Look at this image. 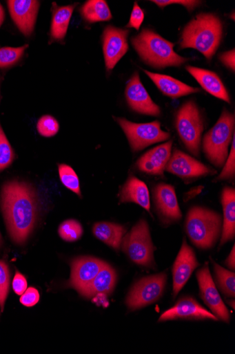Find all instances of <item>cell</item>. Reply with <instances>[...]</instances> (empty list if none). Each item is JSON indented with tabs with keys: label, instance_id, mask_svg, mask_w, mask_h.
Masks as SVG:
<instances>
[{
	"label": "cell",
	"instance_id": "6da1fadb",
	"mask_svg": "<svg viewBox=\"0 0 235 354\" xmlns=\"http://www.w3.org/2000/svg\"><path fill=\"white\" fill-rule=\"evenodd\" d=\"M1 205L12 239L17 244H23L34 229L37 219L35 189L25 182L8 181L2 188Z\"/></svg>",
	"mask_w": 235,
	"mask_h": 354
},
{
	"label": "cell",
	"instance_id": "7a4b0ae2",
	"mask_svg": "<svg viewBox=\"0 0 235 354\" xmlns=\"http://www.w3.org/2000/svg\"><path fill=\"white\" fill-rule=\"evenodd\" d=\"M223 24L215 15L201 13L185 27L181 48H193L211 59L221 44Z\"/></svg>",
	"mask_w": 235,
	"mask_h": 354
},
{
	"label": "cell",
	"instance_id": "3957f363",
	"mask_svg": "<svg viewBox=\"0 0 235 354\" xmlns=\"http://www.w3.org/2000/svg\"><path fill=\"white\" fill-rule=\"evenodd\" d=\"M131 42L141 58L155 68L179 67L187 61L175 52L174 44L150 29L144 28Z\"/></svg>",
	"mask_w": 235,
	"mask_h": 354
},
{
	"label": "cell",
	"instance_id": "277c9868",
	"mask_svg": "<svg viewBox=\"0 0 235 354\" xmlns=\"http://www.w3.org/2000/svg\"><path fill=\"white\" fill-rule=\"evenodd\" d=\"M222 216L210 209L195 207L187 216L185 230L193 244L201 249L213 247L222 229Z\"/></svg>",
	"mask_w": 235,
	"mask_h": 354
},
{
	"label": "cell",
	"instance_id": "5b68a950",
	"mask_svg": "<svg viewBox=\"0 0 235 354\" xmlns=\"http://www.w3.org/2000/svg\"><path fill=\"white\" fill-rule=\"evenodd\" d=\"M234 115L224 110L221 118L205 136L203 149L210 162L222 167L227 157L228 147L234 136Z\"/></svg>",
	"mask_w": 235,
	"mask_h": 354
},
{
	"label": "cell",
	"instance_id": "8992f818",
	"mask_svg": "<svg viewBox=\"0 0 235 354\" xmlns=\"http://www.w3.org/2000/svg\"><path fill=\"white\" fill-rule=\"evenodd\" d=\"M123 252L137 265L153 268L154 245L146 221L141 220L122 241Z\"/></svg>",
	"mask_w": 235,
	"mask_h": 354
},
{
	"label": "cell",
	"instance_id": "52a82bcc",
	"mask_svg": "<svg viewBox=\"0 0 235 354\" xmlns=\"http://www.w3.org/2000/svg\"><path fill=\"white\" fill-rule=\"evenodd\" d=\"M176 126L185 146L193 155L198 156L204 122L194 102H187L181 107L176 115Z\"/></svg>",
	"mask_w": 235,
	"mask_h": 354
},
{
	"label": "cell",
	"instance_id": "ba28073f",
	"mask_svg": "<svg viewBox=\"0 0 235 354\" xmlns=\"http://www.w3.org/2000/svg\"><path fill=\"white\" fill-rule=\"evenodd\" d=\"M116 120L123 129L134 151H139L153 144L167 140L171 136L169 133L161 130L159 121L139 124L125 118Z\"/></svg>",
	"mask_w": 235,
	"mask_h": 354
},
{
	"label": "cell",
	"instance_id": "9c48e42d",
	"mask_svg": "<svg viewBox=\"0 0 235 354\" xmlns=\"http://www.w3.org/2000/svg\"><path fill=\"white\" fill-rule=\"evenodd\" d=\"M167 277L164 273L145 277L133 287L126 299L130 310H135L157 301L163 295Z\"/></svg>",
	"mask_w": 235,
	"mask_h": 354
},
{
	"label": "cell",
	"instance_id": "30bf717a",
	"mask_svg": "<svg viewBox=\"0 0 235 354\" xmlns=\"http://www.w3.org/2000/svg\"><path fill=\"white\" fill-rule=\"evenodd\" d=\"M196 278L199 286L201 298L203 299L218 319L229 323V311L220 297L209 268L206 266L198 270Z\"/></svg>",
	"mask_w": 235,
	"mask_h": 354
},
{
	"label": "cell",
	"instance_id": "8fae6325",
	"mask_svg": "<svg viewBox=\"0 0 235 354\" xmlns=\"http://www.w3.org/2000/svg\"><path fill=\"white\" fill-rule=\"evenodd\" d=\"M129 30L108 26L103 35L106 68L113 70L128 50Z\"/></svg>",
	"mask_w": 235,
	"mask_h": 354
},
{
	"label": "cell",
	"instance_id": "7c38bea8",
	"mask_svg": "<svg viewBox=\"0 0 235 354\" xmlns=\"http://www.w3.org/2000/svg\"><path fill=\"white\" fill-rule=\"evenodd\" d=\"M125 97L134 111L151 116H159L161 114L160 108L151 99L138 73L134 74L127 82Z\"/></svg>",
	"mask_w": 235,
	"mask_h": 354
},
{
	"label": "cell",
	"instance_id": "4fadbf2b",
	"mask_svg": "<svg viewBox=\"0 0 235 354\" xmlns=\"http://www.w3.org/2000/svg\"><path fill=\"white\" fill-rule=\"evenodd\" d=\"M165 169L181 178H194L215 174L210 167L196 159L176 149Z\"/></svg>",
	"mask_w": 235,
	"mask_h": 354
},
{
	"label": "cell",
	"instance_id": "5bb4252c",
	"mask_svg": "<svg viewBox=\"0 0 235 354\" xmlns=\"http://www.w3.org/2000/svg\"><path fill=\"white\" fill-rule=\"evenodd\" d=\"M154 198L156 210L163 223L169 224L181 219L182 213L172 185L163 183L157 185L154 188Z\"/></svg>",
	"mask_w": 235,
	"mask_h": 354
},
{
	"label": "cell",
	"instance_id": "9a60e30c",
	"mask_svg": "<svg viewBox=\"0 0 235 354\" xmlns=\"http://www.w3.org/2000/svg\"><path fill=\"white\" fill-rule=\"evenodd\" d=\"M105 262L91 257H78L72 263V275L68 286L81 295L103 267Z\"/></svg>",
	"mask_w": 235,
	"mask_h": 354
},
{
	"label": "cell",
	"instance_id": "2e32d148",
	"mask_svg": "<svg viewBox=\"0 0 235 354\" xmlns=\"http://www.w3.org/2000/svg\"><path fill=\"white\" fill-rule=\"evenodd\" d=\"M7 3L11 17L21 33L30 37L35 28L40 2L34 0H12Z\"/></svg>",
	"mask_w": 235,
	"mask_h": 354
},
{
	"label": "cell",
	"instance_id": "e0dca14e",
	"mask_svg": "<svg viewBox=\"0 0 235 354\" xmlns=\"http://www.w3.org/2000/svg\"><path fill=\"white\" fill-rule=\"evenodd\" d=\"M198 266V263L193 250L184 240L173 268L174 297L182 290Z\"/></svg>",
	"mask_w": 235,
	"mask_h": 354
},
{
	"label": "cell",
	"instance_id": "ac0fdd59",
	"mask_svg": "<svg viewBox=\"0 0 235 354\" xmlns=\"http://www.w3.org/2000/svg\"><path fill=\"white\" fill-rule=\"evenodd\" d=\"M213 319L217 317L207 309L200 306L197 301L185 297L181 299L173 308L163 313L159 322L174 319Z\"/></svg>",
	"mask_w": 235,
	"mask_h": 354
},
{
	"label": "cell",
	"instance_id": "d6986e66",
	"mask_svg": "<svg viewBox=\"0 0 235 354\" xmlns=\"http://www.w3.org/2000/svg\"><path fill=\"white\" fill-rule=\"evenodd\" d=\"M172 141L167 142L145 153L138 160V169L150 175H163L172 156Z\"/></svg>",
	"mask_w": 235,
	"mask_h": 354
},
{
	"label": "cell",
	"instance_id": "ffe728a7",
	"mask_svg": "<svg viewBox=\"0 0 235 354\" xmlns=\"http://www.w3.org/2000/svg\"><path fill=\"white\" fill-rule=\"evenodd\" d=\"M116 280L115 270L105 263L102 269L81 295L87 299L109 295L113 292Z\"/></svg>",
	"mask_w": 235,
	"mask_h": 354
},
{
	"label": "cell",
	"instance_id": "44dd1931",
	"mask_svg": "<svg viewBox=\"0 0 235 354\" xmlns=\"http://www.w3.org/2000/svg\"><path fill=\"white\" fill-rule=\"evenodd\" d=\"M186 70L208 93L225 102H230L226 88L215 73L192 66H187Z\"/></svg>",
	"mask_w": 235,
	"mask_h": 354
},
{
	"label": "cell",
	"instance_id": "7402d4cb",
	"mask_svg": "<svg viewBox=\"0 0 235 354\" xmlns=\"http://www.w3.org/2000/svg\"><path fill=\"white\" fill-rule=\"evenodd\" d=\"M121 203H136L150 212V198L147 186L136 177H130L123 185L121 193Z\"/></svg>",
	"mask_w": 235,
	"mask_h": 354
},
{
	"label": "cell",
	"instance_id": "603a6c76",
	"mask_svg": "<svg viewBox=\"0 0 235 354\" xmlns=\"http://www.w3.org/2000/svg\"><path fill=\"white\" fill-rule=\"evenodd\" d=\"M144 72L164 95L170 96L172 99H178L181 96L200 91L199 88L188 86L172 77L147 71Z\"/></svg>",
	"mask_w": 235,
	"mask_h": 354
},
{
	"label": "cell",
	"instance_id": "cb8c5ba5",
	"mask_svg": "<svg viewBox=\"0 0 235 354\" xmlns=\"http://www.w3.org/2000/svg\"><path fill=\"white\" fill-rule=\"evenodd\" d=\"M221 202L223 208V232L221 245L232 241L235 234V190L225 187L222 192Z\"/></svg>",
	"mask_w": 235,
	"mask_h": 354
},
{
	"label": "cell",
	"instance_id": "d4e9b609",
	"mask_svg": "<svg viewBox=\"0 0 235 354\" xmlns=\"http://www.w3.org/2000/svg\"><path fill=\"white\" fill-rule=\"evenodd\" d=\"M92 232L97 239L119 250L126 229L117 223L99 222L94 225Z\"/></svg>",
	"mask_w": 235,
	"mask_h": 354
},
{
	"label": "cell",
	"instance_id": "484cf974",
	"mask_svg": "<svg viewBox=\"0 0 235 354\" xmlns=\"http://www.w3.org/2000/svg\"><path fill=\"white\" fill-rule=\"evenodd\" d=\"M76 5L57 6L53 11L50 35L53 39L62 41L65 38Z\"/></svg>",
	"mask_w": 235,
	"mask_h": 354
},
{
	"label": "cell",
	"instance_id": "4316f807",
	"mask_svg": "<svg viewBox=\"0 0 235 354\" xmlns=\"http://www.w3.org/2000/svg\"><path fill=\"white\" fill-rule=\"evenodd\" d=\"M80 12L89 23L108 21L112 19L109 6L105 0H90L82 6Z\"/></svg>",
	"mask_w": 235,
	"mask_h": 354
},
{
	"label": "cell",
	"instance_id": "83f0119b",
	"mask_svg": "<svg viewBox=\"0 0 235 354\" xmlns=\"http://www.w3.org/2000/svg\"><path fill=\"white\" fill-rule=\"evenodd\" d=\"M214 267L216 273V282L221 292L227 297L234 298V273L227 271L215 263H214Z\"/></svg>",
	"mask_w": 235,
	"mask_h": 354
},
{
	"label": "cell",
	"instance_id": "f1b7e54d",
	"mask_svg": "<svg viewBox=\"0 0 235 354\" xmlns=\"http://www.w3.org/2000/svg\"><path fill=\"white\" fill-rule=\"evenodd\" d=\"M60 237L67 242L79 241L83 234V230L80 222L74 219L63 221L59 227Z\"/></svg>",
	"mask_w": 235,
	"mask_h": 354
},
{
	"label": "cell",
	"instance_id": "f546056e",
	"mask_svg": "<svg viewBox=\"0 0 235 354\" xmlns=\"http://www.w3.org/2000/svg\"><path fill=\"white\" fill-rule=\"evenodd\" d=\"M59 175L62 184L79 196H81L79 178L75 171L65 165H59Z\"/></svg>",
	"mask_w": 235,
	"mask_h": 354
},
{
	"label": "cell",
	"instance_id": "4dcf8cb0",
	"mask_svg": "<svg viewBox=\"0 0 235 354\" xmlns=\"http://www.w3.org/2000/svg\"><path fill=\"white\" fill-rule=\"evenodd\" d=\"M14 158V151L0 124V171L10 167Z\"/></svg>",
	"mask_w": 235,
	"mask_h": 354
},
{
	"label": "cell",
	"instance_id": "1f68e13d",
	"mask_svg": "<svg viewBox=\"0 0 235 354\" xmlns=\"http://www.w3.org/2000/svg\"><path fill=\"white\" fill-rule=\"evenodd\" d=\"M28 45L19 48L6 47L0 48V68H8L14 66L22 57Z\"/></svg>",
	"mask_w": 235,
	"mask_h": 354
},
{
	"label": "cell",
	"instance_id": "d6a6232c",
	"mask_svg": "<svg viewBox=\"0 0 235 354\" xmlns=\"http://www.w3.org/2000/svg\"><path fill=\"white\" fill-rule=\"evenodd\" d=\"M10 286V273L8 264L0 261V308L3 311Z\"/></svg>",
	"mask_w": 235,
	"mask_h": 354
},
{
	"label": "cell",
	"instance_id": "836d02e7",
	"mask_svg": "<svg viewBox=\"0 0 235 354\" xmlns=\"http://www.w3.org/2000/svg\"><path fill=\"white\" fill-rule=\"evenodd\" d=\"M37 129L39 134L45 138H51L57 135L59 124L51 115H44L39 121Z\"/></svg>",
	"mask_w": 235,
	"mask_h": 354
},
{
	"label": "cell",
	"instance_id": "e575fe53",
	"mask_svg": "<svg viewBox=\"0 0 235 354\" xmlns=\"http://www.w3.org/2000/svg\"><path fill=\"white\" fill-rule=\"evenodd\" d=\"M235 140L234 136L232 139V148L228 157H227V162L218 177V180H227L234 177L235 174Z\"/></svg>",
	"mask_w": 235,
	"mask_h": 354
},
{
	"label": "cell",
	"instance_id": "d590c367",
	"mask_svg": "<svg viewBox=\"0 0 235 354\" xmlns=\"http://www.w3.org/2000/svg\"><path fill=\"white\" fill-rule=\"evenodd\" d=\"M39 301L40 294L37 289L33 287L27 288L20 298L21 304L28 308L36 306Z\"/></svg>",
	"mask_w": 235,
	"mask_h": 354
},
{
	"label": "cell",
	"instance_id": "8d00e7d4",
	"mask_svg": "<svg viewBox=\"0 0 235 354\" xmlns=\"http://www.w3.org/2000/svg\"><path fill=\"white\" fill-rule=\"evenodd\" d=\"M145 19L143 10L141 8L137 3L134 4V7L131 13V16L127 28H133L139 30Z\"/></svg>",
	"mask_w": 235,
	"mask_h": 354
},
{
	"label": "cell",
	"instance_id": "74e56055",
	"mask_svg": "<svg viewBox=\"0 0 235 354\" xmlns=\"http://www.w3.org/2000/svg\"><path fill=\"white\" fill-rule=\"evenodd\" d=\"M152 3L161 8L172 4H179L185 6L189 11H192L201 3L200 1H194V0L192 1L191 0H153Z\"/></svg>",
	"mask_w": 235,
	"mask_h": 354
},
{
	"label": "cell",
	"instance_id": "f35d334b",
	"mask_svg": "<svg viewBox=\"0 0 235 354\" xmlns=\"http://www.w3.org/2000/svg\"><path fill=\"white\" fill-rule=\"evenodd\" d=\"M14 292L19 296H21L28 288V283L25 277L19 272H16L12 281Z\"/></svg>",
	"mask_w": 235,
	"mask_h": 354
},
{
	"label": "cell",
	"instance_id": "ab89813d",
	"mask_svg": "<svg viewBox=\"0 0 235 354\" xmlns=\"http://www.w3.org/2000/svg\"><path fill=\"white\" fill-rule=\"evenodd\" d=\"M235 52L234 49L223 53L220 56L221 61L225 64V66L234 72L235 70Z\"/></svg>",
	"mask_w": 235,
	"mask_h": 354
},
{
	"label": "cell",
	"instance_id": "60d3db41",
	"mask_svg": "<svg viewBox=\"0 0 235 354\" xmlns=\"http://www.w3.org/2000/svg\"><path fill=\"white\" fill-rule=\"evenodd\" d=\"M234 254H235V252H234V246H233V248L229 254V255L227 257V261H225V264L226 266L230 269V270H234V268H235V263H234V261H235V259H234Z\"/></svg>",
	"mask_w": 235,
	"mask_h": 354
},
{
	"label": "cell",
	"instance_id": "b9f144b4",
	"mask_svg": "<svg viewBox=\"0 0 235 354\" xmlns=\"http://www.w3.org/2000/svg\"><path fill=\"white\" fill-rule=\"evenodd\" d=\"M6 15L5 10L1 4H0V27H1L4 20H5Z\"/></svg>",
	"mask_w": 235,
	"mask_h": 354
},
{
	"label": "cell",
	"instance_id": "7bdbcfd3",
	"mask_svg": "<svg viewBox=\"0 0 235 354\" xmlns=\"http://www.w3.org/2000/svg\"><path fill=\"white\" fill-rule=\"evenodd\" d=\"M2 245V237H1V234H0V246H1Z\"/></svg>",
	"mask_w": 235,
	"mask_h": 354
}]
</instances>
